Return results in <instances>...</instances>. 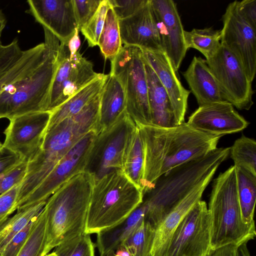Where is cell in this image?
Here are the masks:
<instances>
[{
    "mask_svg": "<svg viewBox=\"0 0 256 256\" xmlns=\"http://www.w3.org/2000/svg\"><path fill=\"white\" fill-rule=\"evenodd\" d=\"M136 125L144 150V196L170 170L216 149L222 137L196 130L184 122L170 128Z\"/></svg>",
    "mask_w": 256,
    "mask_h": 256,
    "instance_id": "6da1fadb",
    "label": "cell"
},
{
    "mask_svg": "<svg viewBox=\"0 0 256 256\" xmlns=\"http://www.w3.org/2000/svg\"><path fill=\"white\" fill-rule=\"evenodd\" d=\"M101 92L78 113L47 132L40 148L28 162L14 210L46 178L58 162L84 136L95 130L99 120Z\"/></svg>",
    "mask_w": 256,
    "mask_h": 256,
    "instance_id": "7a4b0ae2",
    "label": "cell"
},
{
    "mask_svg": "<svg viewBox=\"0 0 256 256\" xmlns=\"http://www.w3.org/2000/svg\"><path fill=\"white\" fill-rule=\"evenodd\" d=\"M230 148H216L206 155L173 168L160 176L143 200L144 220L154 229L193 189L213 178L230 155Z\"/></svg>",
    "mask_w": 256,
    "mask_h": 256,
    "instance_id": "3957f363",
    "label": "cell"
},
{
    "mask_svg": "<svg viewBox=\"0 0 256 256\" xmlns=\"http://www.w3.org/2000/svg\"><path fill=\"white\" fill-rule=\"evenodd\" d=\"M94 178L88 171L72 177L47 200L46 254L66 240L85 232Z\"/></svg>",
    "mask_w": 256,
    "mask_h": 256,
    "instance_id": "277c9868",
    "label": "cell"
},
{
    "mask_svg": "<svg viewBox=\"0 0 256 256\" xmlns=\"http://www.w3.org/2000/svg\"><path fill=\"white\" fill-rule=\"evenodd\" d=\"M44 54L40 64L25 78L5 86L0 94V118L33 112L48 111L50 92L57 68L60 42L43 28Z\"/></svg>",
    "mask_w": 256,
    "mask_h": 256,
    "instance_id": "5b68a950",
    "label": "cell"
},
{
    "mask_svg": "<svg viewBox=\"0 0 256 256\" xmlns=\"http://www.w3.org/2000/svg\"><path fill=\"white\" fill-rule=\"evenodd\" d=\"M144 196L122 170L94 179L84 232L97 234L122 222L143 202Z\"/></svg>",
    "mask_w": 256,
    "mask_h": 256,
    "instance_id": "8992f818",
    "label": "cell"
},
{
    "mask_svg": "<svg viewBox=\"0 0 256 256\" xmlns=\"http://www.w3.org/2000/svg\"><path fill=\"white\" fill-rule=\"evenodd\" d=\"M208 208L211 250L230 244L239 246L255 238V224L248 225L242 218L234 166L214 180Z\"/></svg>",
    "mask_w": 256,
    "mask_h": 256,
    "instance_id": "52a82bcc",
    "label": "cell"
},
{
    "mask_svg": "<svg viewBox=\"0 0 256 256\" xmlns=\"http://www.w3.org/2000/svg\"><path fill=\"white\" fill-rule=\"evenodd\" d=\"M110 62V74L116 76L123 87L126 112L136 124L152 125L148 80L142 50L136 46L124 45Z\"/></svg>",
    "mask_w": 256,
    "mask_h": 256,
    "instance_id": "ba28073f",
    "label": "cell"
},
{
    "mask_svg": "<svg viewBox=\"0 0 256 256\" xmlns=\"http://www.w3.org/2000/svg\"><path fill=\"white\" fill-rule=\"evenodd\" d=\"M210 248V222L205 201H198L167 242L162 256H207Z\"/></svg>",
    "mask_w": 256,
    "mask_h": 256,
    "instance_id": "9c48e42d",
    "label": "cell"
},
{
    "mask_svg": "<svg viewBox=\"0 0 256 256\" xmlns=\"http://www.w3.org/2000/svg\"><path fill=\"white\" fill-rule=\"evenodd\" d=\"M205 60L224 100L239 110H250L254 104L252 82L236 56L220 44L216 52Z\"/></svg>",
    "mask_w": 256,
    "mask_h": 256,
    "instance_id": "30bf717a",
    "label": "cell"
},
{
    "mask_svg": "<svg viewBox=\"0 0 256 256\" xmlns=\"http://www.w3.org/2000/svg\"><path fill=\"white\" fill-rule=\"evenodd\" d=\"M136 126L126 111L111 126L97 134L86 170L94 179L122 170L126 146Z\"/></svg>",
    "mask_w": 256,
    "mask_h": 256,
    "instance_id": "8fae6325",
    "label": "cell"
},
{
    "mask_svg": "<svg viewBox=\"0 0 256 256\" xmlns=\"http://www.w3.org/2000/svg\"><path fill=\"white\" fill-rule=\"evenodd\" d=\"M93 67L92 63L79 51L70 56L68 46L60 43L48 110L52 112L96 78L100 73L96 72Z\"/></svg>",
    "mask_w": 256,
    "mask_h": 256,
    "instance_id": "7c38bea8",
    "label": "cell"
},
{
    "mask_svg": "<svg viewBox=\"0 0 256 256\" xmlns=\"http://www.w3.org/2000/svg\"><path fill=\"white\" fill-rule=\"evenodd\" d=\"M97 134L92 130L80 138L58 162L42 182L18 206L16 210L46 201L72 177L86 171Z\"/></svg>",
    "mask_w": 256,
    "mask_h": 256,
    "instance_id": "4fadbf2b",
    "label": "cell"
},
{
    "mask_svg": "<svg viewBox=\"0 0 256 256\" xmlns=\"http://www.w3.org/2000/svg\"><path fill=\"white\" fill-rule=\"evenodd\" d=\"M236 2L230 3L222 16L220 44L236 56L252 82L256 72V30L238 13Z\"/></svg>",
    "mask_w": 256,
    "mask_h": 256,
    "instance_id": "5bb4252c",
    "label": "cell"
},
{
    "mask_svg": "<svg viewBox=\"0 0 256 256\" xmlns=\"http://www.w3.org/2000/svg\"><path fill=\"white\" fill-rule=\"evenodd\" d=\"M52 112L28 113L10 120L2 146L28 162L40 148Z\"/></svg>",
    "mask_w": 256,
    "mask_h": 256,
    "instance_id": "9a60e30c",
    "label": "cell"
},
{
    "mask_svg": "<svg viewBox=\"0 0 256 256\" xmlns=\"http://www.w3.org/2000/svg\"><path fill=\"white\" fill-rule=\"evenodd\" d=\"M150 2L162 50L176 72L188 50L176 5L172 0Z\"/></svg>",
    "mask_w": 256,
    "mask_h": 256,
    "instance_id": "2e32d148",
    "label": "cell"
},
{
    "mask_svg": "<svg viewBox=\"0 0 256 256\" xmlns=\"http://www.w3.org/2000/svg\"><path fill=\"white\" fill-rule=\"evenodd\" d=\"M187 124L199 131L222 136L240 132L249 124L232 104L226 100L200 106L190 116Z\"/></svg>",
    "mask_w": 256,
    "mask_h": 256,
    "instance_id": "e0dca14e",
    "label": "cell"
},
{
    "mask_svg": "<svg viewBox=\"0 0 256 256\" xmlns=\"http://www.w3.org/2000/svg\"><path fill=\"white\" fill-rule=\"evenodd\" d=\"M28 12L68 45L77 28L72 0H28Z\"/></svg>",
    "mask_w": 256,
    "mask_h": 256,
    "instance_id": "ac0fdd59",
    "label": "cell"
},
{
    "mask_svg": "<svg viewBox=\"0 0 256 256\" xmlns=\"http://www.w3.org/2000/svg\"><path fill=\"white\" fill-rule=\"evenodd\" d=\"M122 44L141 50L164 52L150 0L134 14L119 20Z\"/></svg>",
    "mask_w": 256,
    "mask_h": 256,
    "instance_id": "d6986e66",
    "label": "cell"
},
{
    "mask_svg": "<svg viewBox=\"0 0 256 256\" xmlns=\"http://www.w3.org/2000/svg\"><path fill=\"white\" fill-rule=\"evenodd\" d=\"M142 50L144 60L154 70L168 96L178 125L184 122L190 90L182 86L164 52Z\"/></svg>",
    "mask_w": 256,
    "mask_h": 256,
    "instance_id": "ffe728a7",
    "label": "cell"
},
{
    "mask_svg": "<svg viewBox=\"0 0 256 256\" xmlns=\"http://www.w3.org/2000/svg\"><path fill=\"white\" fill-rule=\"evenodd\" d=\"M211 180H206L193 189L155 228L150 256H162L167 242L186 214L201 200L202 194Z\"/></svg>",
    "mask_w": 256,
    "mask_h": 256,
    "instance_id": "44dd1931",
    "label": "cell"
},
{
    "mask_svg": "<svg viewBox=\"0 0 256 256\" xmlns=\"http://www.w3.org/2000/svg\"><path fill=\"white\" fill-rule=\"evenodd\" d=\"M182 74L199 106L225 100L205 60L194 56Z\"/></svg>",
    "mask_w": 256,
    "mask_h": 256,
    "instance_id": "7402d4cb",
    "label": "cell"
},
{
    "mask_svg": "<svg viewBox=\"0 0 256 256\" xmlns=\"http://www.w3.org/2000/svg\"><path fill=\"white\" fill-rule=\"evenodd\" d=\"M126 106L122 86L116 76L108 74L100 95L97 134L111 126L126 111Z\"/></svg>",
    "mask_w": 256,
    "mask_h": 256,
    "instance_id": "603a6c76",
    "label": "cell"
},
{
    "mask_svg": "<svg viewBox=\"0 0 256 256\" xmlns=\"http://www.w3.org/2000/svg\"><path fill=\"white\" fill-rule=\"evenodd\" d=\"M144 60L148 80V103L152 125L162 128H170L178 125L166 92L154 70L144 58Z\"/></svg>",
    "mask_w": 256,
    "mask_h": 256,
    "instance_id": "cb8c5ba5",
    "label": "cell"
},
{
    "mask_svg": "<svg viewBox=\"0 0 256 256\" xmlns=\"http://www.w3.org/2000/svg\"><path fill=\"white\" fill-rule=\"evenodd\" d=\"M108 77V74L100 73L96 78L52 111L45 134L64 120L78 113L102 92Z\"/></svg>",
    "mask_w": 256,
    "mask_h": 256,
    "instance_id": "d4e9b609",
    "label": "cell"
},
{
    "mask_svg": "<svg viewBox=\"0 0 256 256\" xmlns=\"http://www.w3.org/2000/svg\"><path fill=\"white\" fill-rule=\"evenodd\" d=\"M146 206L143 202L126 218L96 234V246L100 256L122 244L130 233L144 220Z\"/></svg>",
    "mask_w": 256,
    "mask_h": 256,
    "instance_id": "484cf974",
    "label": "cell"
},
{
    "mask_svg": "<svg viewBox=\"0 0 256 256\" xmlns=\"http://www.w3.org/2000/svg\"><path fill=\"white\" fill-rule=\"evenodd\" d=\"M144 168V150L137 126L130 134L124 151L122 170L142 192Z\"/></svg>",
    "mask_w": 256,
    "mask_h": 256,
    "instance_id": "4316f807",
    "label": "cell"
},
{
    "mask_svg": "<svg viewBox=\"0 0 256 256\" xmlns=\"http://www.w3.org/2000/svg\"><path fill=\"white\" fill-rule=\"evenodd\" d=\"M44 43L23 50L19 60L0 77V94L7 85L22 80L32 73L42 62L44 54Z\"/></svg>",
    "mask_w": 256,
    "mask_h": 256,
    "instance_id": "83f0119b",
    "label": "cell"
},
{
    "mask_svg": "<svg viewBox=\"0 0 256 256\" xmlns=\"http://www.w3.org/2000/svg\"><path fill=\"white\" fill-rule=\"evenodd\" d=\"M235 169L238 197L242 218L246 224L254 225L256 200V176L240 167L235 166Z\"/></svg>",
    "mask_w": 256,
    "mask_h": 256,
    "instance_id": "f1b7e54d",
    "label": "cell"
},
{
    "mask_svg": "<svg viewBox=\"0 0 256 256\" xmlns=\"http://www.w3.org/2000/svg\"><path fill=\"white\" fill-rule=\"evenodd\" d=\"M46 202H40L18 210L12 216L0 221V254L18 233L40 213Z\"/></svg>",
    "mask_w": 256,
    "mask_h": 256,
    "instance_id": "f546056e",
    "label": "cell"
},
{
    "mask_svg": "<svg viewBox=\"0 0 256 256\" xmlns=\"http://www.w3.org/2000/svg\"><path fill=\"white\" fill-rule=\"evenodd\" d=\"M98 46L104 58L112 60L122 48L119 20L111 6L108 10Z\"/></svg>",
    "mask_w": 256,
    "mask_h": 256,
    "instance_id": "4dcf8cb0",
    "label": "cell"
},
{
    "mask_svg": "<svg viewBox=\"0 0 256 256\" xmlns=\"http://www.w3.org/2000/svg\"><path fill=\"white\" fill-rule=\"evenodd\" d=\"M221 30L212 28H194L184 31V42L187 48H193L200 52L206 60L211 57L220 46Z\"/></svg>",
    "mask_w": 256,
    "mask_h": 256,
    "instance_id": "1f68e13d",
    "label": "cell"
},
{
    "mask_svg": "<svg viewBox=\"0 0 256 256\" xmlns=\"http://www.w3.org/2000/svg\"><path fill=\"white\" fill-rule=\"evenodd\" d=\"M155 229L144 220L130 233L124 244L132 256H150Z\"/></svg>",
    "mask_w": 256,
    "mask_h": 256,
    "instance_id": "d6a6232c",
    "label": "cell"
},
{
    "mask_svg": "<svg viewBox=\"0 0 256 256\" xmlns=\"http://www.w3.org/2000/svg\"><path fill=\"white\" fill-rule=\"evenodd\" d=\"M234 166L242 168L256 176V142L242 135L230 148Z\"/></svg>",
    "mask_w": 256,
    "mask_h": 256,
    "instance_id": "836d02e7",
    "label": "cell"
},
{
    "mask_svg": "<svg viewBox=\"0 0 256 256\" xmlns=\"http://www.w3.org/2000/svg\"><path fill=\"white\" fill-rule=\"evenodd\" d=\"M46 216L44 208L33 229L17 256H44L46 244Z\"/></svg>",
    "mask_w": 256,
    "mask_h": 256,
    "instance_id": "e575fe53",
    "label": "cell"
},
{
    "mask_svg": "<svg viewBox=\"0 0 256 256\" xmlns=\"http://www.w3.org/2000/svg\"><path fill=\"white\" fill-rule=\"evenodd\" d=\"M95 245L90 234L85 232L56 246L57 256H95Z\"/></svg>",
    "mask_w": 256,
    "mask_h": 256,
    "instance_id": "d590c367",
    "label": "cell"
},
{
    "mask_svg": "<svg viewBox=\"0 0 256 256\" xmlns=\"http://www.w3.org/2000/svg\"><path fill=\"white\" fill-rule=\"evenodd\" d=\"M110 7L109 0H102L96 13L80 29L89 46H98L107 12Z\"/></svg>",
    "mask_w": 256,
    "mask_h": 256,
    "instance_id": "8d00e7d4",
    "label": "cell"
},
{
    "mask_svg": "<svg viewBox=\"0 0 256 256\" xmlns=\"http://www.w3.org/2000/svg\"><path fill=\"white\" fill-rule=\"evenodd\" d=\"M22 52L17 39L6 45L0 44V77L16 64Z\"/></svg>",
    "mask_w": 256,
    "mask_h": 256,
    "instance_id": "74e56055",
    "label": "cell"
},
{
    "mask_svg": "<svg viewBox=\"0 0 256 256\" xmlns=\"http://www.w3.org/2000/svg\"><path fill=\"white\" fill-rule=\"evenodd\" d=\"M102 0H72L77 28L79 32L96 12Z\"/></svg>",
    "mask_w": 256,
    "mask_h": 256,
    "instance_id": "f35d334b",
    "label": "cell"
},
{
    "mask_svg": "<svg viewBox=\"0 0 256 256\" xmlns=\"http://www.w3.org/2000/svg\"><path fill=\"white\" fill-rule=\"evenodd\" d=\"M28 162L22 161L0 176V196L21 183L27 170Z\"/></svg>",
    "mask_w": 256,
    "mask_h": 256,
    "instance_id": "ab89813d",
    "label": "cell"
},
{
    "mask_svg": "<svg viewBox=\"0 0 256 256\" xmlns=\"http://www.w3.org/2000/svg\"><path fill=\"white\" fill-rule=\"evenodd\" d=\"M38 216L34 218L18 233L0 254V256L18 255L30 234Z\"/></svg>",
    "mask_w": 256,
    "mask_h": 256,
    "instance_id": "60d3db41",
    "label": "cell"
},
{
    "mask_svg": "<svg viewBox=\"0 0 256 256\" xmlns=\"http://www.w3.org/2000/svg\"><path fill=\"white\" fill-rule=\"evenodd\" d=\"M148 0H109L119 20L134 14L148 2Z\"/></svg>",
    "mask_w": 256,
    "mask_h": 256,
    "instance_id": "b9f144b4",
    "label": "cell"
},
{
    "mask_svg": "<svg viewBox=\"0 0 256 256\" xmlns=\"http://www.w3.org/2000/svg\"><path fill=\"white\" fill-rule=\"evenodd\" d=\"M20 184L0 196V221L9 216L14 211Z\"/></svg>",
    "mask_w": 256,
    "mask_h": 256,
    "instance_id": "7bdbcfd3",
    "label": "cell"
},
{
    "mask_svg": "<svg viewBox=\"0 0 256 256\" xmlns=\"http://www.w3.org/2000/svg\"><path fill=\"white\" fill-rule=\"evenodd\" d=\"M237 8L241 16L256 30V0L237 1Z\"/></svg>",
    "mask_w": 256,
    "mask_h": 256,
    "instance_id": "ee69618b",
    "label": "cell"
},
{
    "mask_svg": "<svg viewBox=\"0 0 256 256\" xmlns=\"http://www.w3.org/2000/svg\"><path fill=\"white\" fill-rule=\"evenodd\" d=\"M22 161L19 155L2 146L0 150V176Z\"/></svg>",
    "mask_w": 256,
    "mask_h": 256,
    "instance_id": "f6af8a7d",
    "label": "cell"
},
{
    "mask_svg": "<svg viewBox=\"0 0 256 256\" xmlns=\"http://www.w3.org/2000/svg\"><path fill=\"white\" fill-rule=\"evenodd\" d=\"M236 246L232 244L210 250L207 256H236Z\"/></svg>",
    "mask_w": 256,
    "mask_h": 256,
    "instance_id": "bcb514c9",
    "label": "cell"
},
{
    "mask_svg": "<svg viewBox=\"0 0 256 256\" xmlns=\"http://www.w3.org/2000/svg\"><path fill=\"white\" fill-rule=\"evenodd\" d=\"M78 32L79 30L76 28L74 36L70 39L67 45L70 50V56L74 55L78 51V48L80 45V40Z\"/></svg>",
    "mask_w": 256,
    "mask_h": 256,
    "instance_id": "7dc6e473",
    "label": "cell"
},
{
    "mask_svg": "<svg viewBox=\"0 0 256 256\" xmlns=\"http://www.w3.org/2000/svg\"><path fill=\"white\" fill-rule=\"evenodd\" d=\"M106 256H132L128 249L122 244L117 248L111 250Z\"/></svg>",
    "mask_w": 256,
    "mask_h": 256,
    "instance_id": "c3c4849f",
    "label": "cell"
},
{
    "mask_svg": "<svg viewBox=\"0 0 256 256\" xmlns=\"http://www.w3.org/2000/svg\"><path fill=\"white\" fill-rule=\"evenodd\" d=\"M246 244L244 243L237 246L236 256H250Z\"/></svg>",
    "mask_w": 256,
    "mask_h": 256,
    "instance_id": "681fc988",
    "label": "cell"
},
{
    "mask_svg": "<svg viewBox=\"0 0 256 256\" xmlns=\"http://www.w3.org/2000/svg\"><path fill=\"white\" fill-rule=\"evenodd\" d=\"M6 25V20L4 16V14H2L0 15V44H2L1 42V38L2 32L4 29V28Z\"/></svg>",
    "mask_w": 256,
    "mask_h": 256,
    "instance_id": "f907efd6",
    "label": "cell"
},
{
    "mask_svg": "<svg viewBox=\"0 0 256 256\" xmlns=\"http://www.w3.org/2000/svg\"><path fill=\"white\" fill-rule=\"evenodd\" d=\"M44 256H57V255L55 252H51L50 254H46Z\"/></svg>",
    "mask_w": 256,
    "mask_h": 256,
    "instance_id": "816d5d0a",
    "label": "cell"
},
{
    "mask_svg": "<svg viewBox=\"0 0 256 256\" xmlns=\"http://www.w3.org/2000/svg\"><path fill=\"white\" fill-rule=\"evenodd\" d=\"M2 146V144L0 142V150L1 149Z\"/></svg>",
    "mask_w": 256,
    "mask_h": 256,
    "instance_id": "f5cc1de1",
    "label": "cell"
},
{
    "mask_svg": "<svg viewBox=\"0 0 256 256\" xmlns=\"http://www.w3.org/2000/svg\"><path fill=\"white\" fill-rule=\"evenodd\" d=\"M2 14H3V13H2V10L0 8V15Z\"/></svg>",
    "mask_w": 256,
    "mask_h": 256,
    "instance_id": "db71d44e",
    "label": "cell"
}]
</instances>
